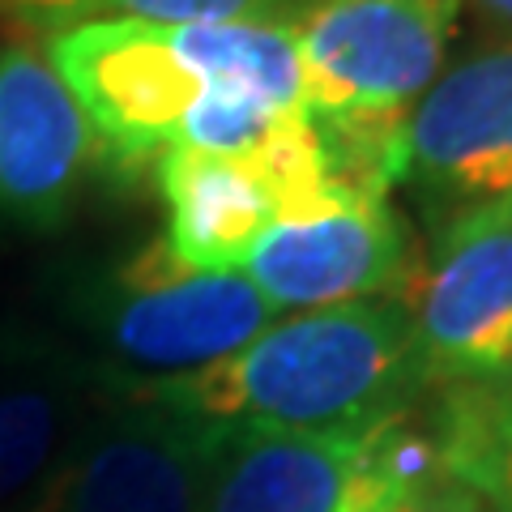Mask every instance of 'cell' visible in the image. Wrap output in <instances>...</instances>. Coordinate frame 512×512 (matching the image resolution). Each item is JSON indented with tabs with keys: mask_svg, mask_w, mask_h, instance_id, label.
<instances>
[{
	"mask_svg": "<svg viewBox=\"0 0 512 512\" xmlns=\"http://www.w3.org/2000/svg\"><path fill=\"white\" fill-rule=\"evenodd\" d=\"M214 427L363 431L414 410L431 389L402 299H359L274 320L205 372L107 384Z\"/></svg>",
	"mask_w": 512,
	"mask_h": 512,
	"instance_id": "1",
	"label": "cell"
},
{
	"mask_svg": "<svg viewBox=\"0 0 512 512\" xmlns=\"http://www.w3.org/2000/svg\"><path fill=\"white\" fill-rule=\"evenodd\" d=\"M77 320L99 342L107 384L205 372L278 320L248 274H201L175 261L167 239L137 248L77 295Z\"/></svg>",
	"mask_w": 512,
	"mask_h": 512,
	"instance_id": "2",
	"label": "cell"
},
{
	"mask_svg": "<svg viewBox=\"0 0 512 512\" xmlns=\"http://www.w3.org/2000/svg\"><path fill=\"white\" fill-rule=\"evenodd\" d=\"M440 474L410 414L363 431L218 427L205 512H393Z\"/></svg>",
	"mask_w": 512,
	"mask_h": 512,
	"instance_id": "3",
	"label": "cell"
},
{
	"mask_svg": "<svg viewBox=\"0 0 512 512\" xmlns=\"http://www.w3.org/2000/svg\"><path fill=\"white\" fill-rule=\"evenodd\" d=\"M47 60L90 120L99 163L120 175H137L180 146L188 111L205 94L175 26L86 22L56 30Z\"/></svg>",
	"mask_w": 512,
	"mask_h": 512,
	"instance_id": "4",
	"label": "cell"
},
{
	"mask_svg": "<svg viewBox=\"0 0 512 512\" xmlns=\"http://www.w3.org/2000/svg\"><path fill=\"white\" fill-rule=\"evenodd\" d=\"M406 312L427 384H478L512 372V197L431 227Z\"/></svg>",
	"mask_w": 512,
	"mask_h": 512,
	"instance_id": "5",
	"label": "cell"
},
{
	"mask_svg": "<svg viewBox=\"0 0 512 512\" xmlns=\"http://www.w3.org/2000/svg\"><path fill=\"white\" fill-rule=\"evenodd\" d=\"M64 444L35 512H205L214 423L128 389Z\"/></svg>",
	"mask_w": 512,
	"mask_h": 512,
	"instance_id": "6",
	"label": "cell"
},
{
	"mask_svg": "<svg viewBox=\"0 0 512 512\" xmlns=\"http://www.w3.org/2000/svg\"><path fill=\"white\" fill-rule=\"evenodd\" d=\"M461 0H312L295 22L312 116H384L440 77Z\"/></svg>",
	"mask_w": 512,
	"mask_h": 512,
	"instance_id": "7",
	"label": "cell"
},
{
	"mask_svg": "<svg viewBox=\"0 0 512 512\" xmlns=\"http://www.w3.org/2000/svg\"><path fill=\"white\" fill-rule=\"evenodd\" d=\"M402 184L431 227L512 197V39L457 60L406 111Z\"/></svg>",
	"mask_w": 512,
	"mask_h": 512,
	"instance_id": "8",
	"label": "cell"
},
{
	"mask_svg": "<svg viewBox=\"0 0 512 512\" xmlns=\"http://www.w3.org/2000/svg\"><path fill=\"white\" fill-rule=\"evenodd\" d=\"M414 239L389 197L346 201L329 214L274 222L248 252L244 274L278 312H312L359 299H402Z\"/></svg>",
	"mask_w": 512,
	"mask_h": 512,
	"instance_id": "9",
	"label": "cell"
},
{
	"mask_svg": "<svg viewBox=\"0 0 512 512\" xmlns=\"http://www.w3.org/2000/svg\"><path fill=\"white\" fill-rule=\"evenodd\" d=\"M99 141L52 60L26 43L0 47V222L56 231L77 205Z\"/></svg>",
	"mask_w": 512,
	"mask_h": 512,
	"instance_id": "10",
	"label": "cell"
},
{
	"mask_svg": "<svg viewBox=\"0 0 512 512\" xmlns=\"http://www.w3.org/2000/svg\"><path fill=\"white\" fill-rule=\"evenodd\" d=\"M158 197L167 205V248L201 274H239L269 227L274 201L248 154L175 146L158 154Z\"/></svg>",
	"mask_w": 512,
	"mask_h": 512,
	"instance_id": "11",
	"label": "cell"
},
{
	"mask_svg": "<svg viewBox=\"0 0 512 512\" xmlns=\"http://www.w3.org/2000/svg\"><path fill=\"white\" fill-rule=\"evenodd\" d=\"M82 363L47 346L0 350V508L56 466L82 393Z\"/></svg>",
	"mask_w": 512,
	"mask_h": 512,
	"instance_id": "12",
	"label": "cell"
},
{
	"mask_svg": "<svg viewBox=\"0 0 512 512\" xmlns=\"http://www.w3.org/2000/svg\"><path fill=\"white\" fill-rule=\"evenodd\" d=\"M427 436L453 483L474 491L487 512H512V376L448 384Z\"/></svg>",
	"mask_w": 512,
	"mask_h": 512,
	"instance_id": "13",
	"label": "cell"
},
{
	"mask_svg": "<svg viewBox=\"0 0 512 512\" xmlns=\"http://www.w3.org/2000/svg\"><path fill=\"white\" fill-rule=\"evenodd\" d=\"M30 30H73L86 22H286L295 26L312 0H0Z\"/></svg>",
	"mask_w": 512,
	"mask_h": 512,
	"instance_id": "14",
	"label": "cell"
},
{
	"mask_svg": "<svg viewBox=\"0 0 512 512\" xmlns=\"http://www.w3.org/2000/svg\"><path fill=\"white\" fill-rule=\"evenodd\" d=\"M393 512H487V508H483V500H478L474 491H466L448 474H440V478H431L427 487L406 495Z\"/></svg>",
	"mask_w": 512,
	"mask_h": 512,
	"instance_id": "15",
	"label": "cell"
},
{
	"mask_svg": "<svg viewBox=\"0 0 512 512\" xmlns=\"http://www.w3.org/2000/svg\"><path fill=\"white\" fill-rule=\"evenodd\" d=\"M470 9H474L487 26L500 30L504 39H512V0H470Z\"/></svg>",
	"mask_w": 512,
	"mask_h": 512,
	"instance_id": "16",
	"label": "cell"
},
{
	"mask_svg": "<svg viewBox=\"0 0 512 512\" xmlns=\"http://www.w3.org/2000/svg\"><path fill=\"white\" fill-rule=\"evenodd\" d=\"M508 376H512V372H508Z\"/></svg>",
	"mask_w": 512,
	"mask_h": 512,
	"instance_id": "17",
	"label": "cell"
}]
</instances>
